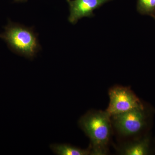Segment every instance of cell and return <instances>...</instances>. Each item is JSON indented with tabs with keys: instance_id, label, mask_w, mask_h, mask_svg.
<instances>
[{
	"instance_id": "obj_1",
	"label": "cell",
	"mask_w": 155,
	"mask_h": 155,
	"mask_svg": "<svg viewBox=\"0 0 155 155\" xmlns=\"http://www.w3.org/2000/svg\"><path fill=\"white\" fill-rule=\"evenodd\" d=\"M78 123L90 140L91 155H107L112 133L110 114L106 111H89L80 118Z\"/></svg>"
},
{
	"instance_id": "obj_2",
	"label": "cell",
	"mask_w": 155,
	"mask_h": 155,
	"mask_svg": "<svg viewBox=\"0 0 155 155\" xmlns=\"http://www.w3.org/2000/svg\"><path fill=\"white\" fill-rule=\"evenodd\" d=\"M4 28L5 31L0 34V38L5 41L13 52L32 60L41 49L38 34L33 27H26L9 20Z\"/></svg>"
},
{
	"instance_id": "obj_3",
	"label": "cell",
	"mask_w": 155,
	"mask_h": 155,
	"mask_svg": "<svg viewBox=\"0 0 155 155\" xmlns=\"http://www.w3.org/2000/svg\"><path fill=\"white\" fill-rule=\"evenodd\" d=\"M112 125L119 134L129 137L138 134L147 123V115L143 106L122 114L111 116Z\"/></svg>"
},
{
	"instance_id": "obj_4",
	"label": "cell",
	"mask_w": 155,
	"mask_h": 155,
	"mask_svg": "<svg viewBox=\"0 0 155 155\" xmlns=\"http://www.w3.org/2000/svg\"><path fill=\"white\" fill-rule=\"evenodd\" d=\"M110 103L106 111L111 116L143 106L129 87L114 86L109 91Z\"/></svg>"
},
{
	"instance_id": "obj_5",
	"label": "cell",
	"mask_w": 155,
	"mask_h": 155,
	"mask_svg": "<svg viewBox=\"0 0 155 155\" xmlns=\"http://www.w3.org/2000/svg\"><path fill=\"white\" fill-rule=\"evenodd\" d=\"M112 0H67L69 6L68 21L73 25L83 17H92L94 11Z\"/></svg>"
},
{
	"instance_id": "obj_6",
	"label": "cell",
	"mask_w": 155,
	"mask_h": 155,
	"mask_svg": "<svg viewBox=\"0 0 155 155\" xmlns=\"http://www.w3.org/2000/svg\"><path fill=\"white\" fill-rule=\"evenodd\" d=\"M150 138L145 137L125 143L120 147L118 150L121 155H148L150 151Z\"/></svg>"
},
{
	"instance_id": "obj_7",
	"label": "cell",
	"mask_w": 155,
	"mask_h": 155,
	"mask_svg": "<svg viewBox=\"0 0 155 155\" xmlns=\"http://www.w3.org/2000/svg\"><path fill=\"white\" fill-rule=\"evenodd\" d=\"M51 149L56 154L59 155H91L90 148L82 149L67 144H54L50 146Z\"/></svg>"
},
{
	"instance_id": "obj_8",
	"label": "cell",
	"mask_w": 155,
	"mask_h": 155,
	"mask_svg": "<svg viewBox=\"0 0 155 155\" xmlns=\"http://www.w3.org/2000/svg\"><path fill=\"white\" fill-rule=\"evenodd\" d=\"M137 8L140 14L154 15L155 14V0H137Z\"/></svg>"
},
{
	"instance_id": "obj_9",
	"label": "cell",
	"mask_w": 155,
	"mask_h": 155,
	"mask_svg": "<svg viewBox=\"0 0 155 155\" xmlns=\"http://www.w3.org/2000/svg\"><path fill=\"white\" fill-rule=\"evenodd\" d=\"M14 2H25L28 0H14Z\"/></svg>"
}]
</instances>
